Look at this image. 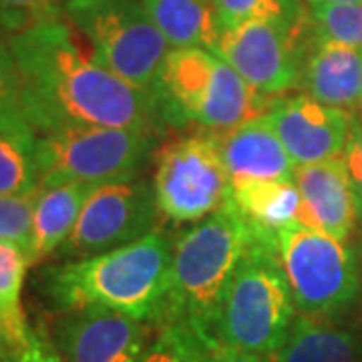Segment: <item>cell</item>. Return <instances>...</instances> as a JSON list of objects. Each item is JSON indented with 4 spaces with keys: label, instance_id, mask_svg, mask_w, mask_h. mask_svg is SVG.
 <instances>
[{
    "label": "cell",
    "instance_id": "20",
    "mask_svg": "<svg viewBox=\"0 0 362 362\" xmlns=\"http://www.w3.org/2000/svg\"><path fill=\"white\" fill-rule=\"evenodd\" d=\"M232 202L247 223L262 232H278L294 221L300 223L302 197L294 177L235 181Z\"/></svg>",
    "mask_w": 362,
    "mask_h": 362
},
{
    "label": "cell",
    "instance_id": "8",
    "mask_svg": "<svg viewBox=\"0 0 362 362\" xmlns=\"http://www.w3.org/2000/svg\"><path fill=\"white\" fill-rule=\"evenodd\" d=\"M278 264L300 316L332 320L358 296V268L344 242L302 223L274 232Z\"/></svg>",
    "mask_w": 362,
    "mask_h": 362
},
{
    "label": "cell",
    "instance_id": "6",
    "mask_svg": "<svg viewBox=\"0 0 362 362\" xmlns=\"http://www.w3.org/2000/svg\"><path fill=\"white\" fill-rule=\"evenodd\" d=\"M69 23L87 39L90 59L125 83L156 93L168 39L137 0H69Z\"/></svg>",
    "mask_w": 362,
    "mask_h": 362
},
{
    "label": "cell",
    "instance_id": "29",
    "mask_svg": "<svg viewBox=\"0 0 362 362\" xmlns=\"http://www.w3.org/2000/svg\"><path fill=\"white\" fill-rule=\"evenodd\" d=\"M342 161L349 173V180L352 183V192L356 197L358 216L362 218V115L352 117V127H350L349 143L344 147Z\"/></svg>",
    "mask_w": 362,
    "mask_h": 362
},
{
    "label": "cell",
    "instance_id": "24",
    "mask_svg": "<svg viewBox=\"0 0 362 362\" xmlns=\"http://www.w3.org/2000/svg\"><path fill=\"white\" fill-rule=\"evenodd\" d=\"M207 346L181 320L151 324V334L139 362H206Z\"/></svg>",
    "mask_w": 362,
    "mask_h": 362
},
{
    "label": "cell",
    "instance_id": "28",
    "mask_svg": "<svg viewBox=\"0 0 362 362\" xmlns=\"http://www.w3.org/2000/svg\"><path fill=\"white\" fill-rule=\"evenodd\" d=\"M69 0H0V28L13 35L45 16L57 14V8Z\"/></svg>",
    "mask_w": 362,
    "mask_h": 362
},
{
    "label": "cell",
    "instance_id": "34",
    "mask_svg": "<svg viewBox=\"0 0 362 362\" xmlns=\"http://www.w3.org/2000/svg\"><path fill=\"white\" fill-rule=\"evenodd\" d=\"M358 111H362V83H361V97H358Z\"/></svg>",
    "mask_w": 362,
    "mask_h": 362
},
{
    "label": "cell",
    "instance_id": "19",
    "mask_svg": "<svg viewBox=\"0 0 362 362\" xmlns=\"http://www.w3.org/2000/svg\"><path fill=\"white\" fill-rule=\"evenodd\" d=\"M171 49L199 47L214 51L221 39V28L214 0H141Z\"/></svg>",
    "mask_w": 362,
    "mask_h": 362
},
{
    "label": "cell",
    "instance_id": "15",
    "mask_svg": "<svg viewBox=\"0 0 362 362\" xmlns=\"http://www.w3.org/2000/svg\"><path fill=\"white\" fill-rule=\"evenodd\" d=\"M362 83V49L312 37L304 57L300 87L324 105L358 111Z\"/></svg>",
    "mask_w": 362,
    "mask_h": 362
},
{
    "label": "cell",
    "instance_id": "1",
    "mask_svg": "<svg viewBox=\"0 0 362 362\" xmlns=\"http://www.w3.org/2000/svg\"><path fill=\"white\" fill-rule=\"evenodd\" d=\"M6 45L21 77L23 111L37 135L87 125L159 127L156 93L137 89L95 63L57 14L13 33Z\"/></svg>",
    "mask_w": 362,
    "mask_h": 362
},
{
    "label": "cell",
    "instance_id": "7",
    "mask_svg": "<svg viewBox=\"0 0 362 362\" xmlns=\"http://www.w3.org/2000/svg\"><path fill=\"white\" fill-rule=\"evenodd\" d=\"M157 131L133 127H66L37 137L39 185H107L139 177Z\"/></svg>",
    "mask_w": 362,
    "mask_h": 362
},
{
    "label": "cell",
    "instance_id": "17",
    "mask_svg": "<svg viewBox=\"0 0 362 362\" xmlns=\"http://www.w3.org/2000/svg\"><path fill=\"white\" fill-rule=\"evenodd\" d=\"M93 189V185L83 183L40 185L26 246L30 268L54 256V252L65 244Z\"/></svg>",
    "mask_w": 362,
    "mask_h": 362
},
{
    "label": "cell",
    "instance_id": "16",
    "mask_svg": "<svg viewBox=\"0 0 362 362\" xmlns=\"http://www.w3.org/2000/svg\"><path fill=\"white\" fill-rule=\"evenodd\" d=\"M216 135L232 183L294 177L296 163L288 156L266 115L250 119L228 131H216Z\"/></svg>",
    "mask_w": 362,
    "mask_h": 362
},
{
    "label": "cell",
    "instance_id": "27",
    "mask_svg": "<svg viewBox=\"0 0 362 362\" xmlns=\"http://www.w3.org/2000/svg\"><path fill=\"white\" fill-rule=\"evenodd\" d=\"M39 189L26 195L0 197V240L18 242L23 246H28L35 202H37Z\"/></svg>",
    "mask_w": 362,
    "mask_h": 362
},
{
    "label": "cell",
    "instance_id": "9",
    "mask_svg": "<svg viewBox=\"0 0 362 362\" xmlns=\"http://www.w3.org/2000/svg\"><path fill=\"white\" fill-rule=\"evenodd\" d=\"M157 211L173 223L202 221L232 199L216 131L169 143L153 173Z\"/></svg>",
    "mask_w": 362,
    "mask_h": 362
},
{
    "label": "cell",
    "instance_id": "26",
    "mask_svg": "<svg viewBox=\"0 0 362 362\" xmlns=\"http://www.w3.org/2000/svg\"><path fill=\"white\" fill-rule=\"evenodd\" d=\"M0 125H28L21 99L18 69L6 40H0Z\"/></svg>",
    "mask_w": 362,
    "mask_h": 362
},
{
    "label": "cell",
    "instance_id": "11",
    "mask_svg": "<svg viewBox=\"0 0 362 362\" xmlns=\"http://www.w3.org/2000/svg\"><path fill=\"white\" fill-rule=\"evenodd\" d=\"M310 25L250 21L221 33L216 54L259 93L278 97L300 87Z\"/></svg>",
    "mask_w": 362,
    "mask_h": 362
},
{
    "label": "cell",
    "instance_id": "25",
    "mask_svg": "<svg viewBox=\"0 0 362 362\" xmlns=\"http://www.w3.org/2000/svg\"><path fill=\"white\" fill-rule=\"evenodd\" d=\"M312 37L362 49V2L328 4L306 2Z\"/></svg>",
    "mask_w": 362,
    "mask_h": 362
},
{
    "label": "cell",
    "instance_id": "31",
    "mask_svg": "<svg viewBox=\"0 0 362 362\" xmlns=\"http://www.w3.org/2000/svg\"><path fill=\"white\" fill-rule=\"evenodd\" d=\"M206 362H276L274 356H264L256 352L230 349V346H214L207 350Z\"/></svg>",
    "mask_w": 362,
    "mask_h": 362
},
{
    "label": "cell",
    "instance_id": "23",
    "mask_svg": "<svg viewBox=\"0 0 362 362\" xmlns=\"http://www.w3.org/2000/svg\"><path fill=\"white\" fill-rule=\"evenodd\" d=\"M214 6L223 30L250 21L308 25V8L302 0H214Z\"/></svg>",
    "mask_w": 362,
    "mask_h": 362
},
{
    "label": "cell",
    "instance_id": "14",
    "mask_svg": "<svg viewBox=\"0 0 362 362\" xmlns=\"http://www.w3.org/2000/svg\"><path fill=\"white\" fill-rule=\"evenodd\" d=\"M294 181L302 197L300 223L346 242L358 220V206L342 157L298 165Z\"/></svg>",
    "mask_w": 362,
    "mask_h": 362
},
{
    "label": "cell",
    "instance_id": "32",
    "mask_svg": "<svg viewBox=\"0 0 362 362\" xmlns=\"http://www.w3.org/2000/svg\"><path fill=\"white\" fill-rule=\"evenodd\" d=\"M11 349H13V346H11V342H8V338H6V334H4L2 328H0V361H2V356H4Z\"/></svg>",
    "mask_w": 362,
    "mask_h": 362
},
{
    "label": "cell",
    "instance_id": "3",
    "mask_svg": "<svg viewBox=\"0 0 362 362\" xmlns=\"http://www.w3.org/2000/svg\"><path fill=\"white\" fill-rule=\"evenodd\" d=\"M252 244V228L232 199L197 221L173 244L171 292L165 320L185 322L209 349L233 272Z\"/></svg>",
    "mask_w": 362,
    "mask_h": 362
},
{
    "label": "cell",
    "instance_id": "33",
    "mask_svg": "<svg viewBox=\"0 0 362 362\" xmlns=\"http://www.w3.org/2000/svg\"><path fill=\"white\" fill-rule=\"evenodd\" d=\"M306 2H328V4H354V2H362V0H306Z\"/></svg>",
    "mask_w": 362,
    "mask_h": 362
},
{
    "label": "cell",
    "instance_id": "21",
    "mask_svg": "<svg viewBox=\"0 0 362 362\" xmlns=\"http://www.w3.org/2000/svg\"><path fill=\"white\" fill-rule=\"evenodd\" d=\"M28 268L26 246L0 240V328L11 346H23L35 334L23 310V286Z\"/></svg>",
    "mask_w": 362,
    "mask_h": 362
},
{
    "label": "cell",
    "instance_id": "2",
    "mask_svg": "<svg viewBox=\"0 0 362 362\" xmlns=\"http://www.w3.org/2000/svg\"><path fill=\"white\" fill-rule=\"evenodd\" d=\"M171 266V238L151 232L105 254L47 266L39 274V288L57 312L105 306L156 324L168 312Z\"/></svg>",
    "mask_w": 362,
    "mask_h": 362
},
{
    "label": "cell",
    "instance_id": "22",
    "mask_svg": "<svg viewBox=\"0 0 362 362\" xmlns=\"http://www.w3.org/2000/svg\"><path fill=\"white\" fill-rule=\"evenodd\" d=\"M37 133L30 125H0V197L37 192Z\"/></svg>",
    "mask_w": 362,
    "mask_h": 362
},
{
    "label": "cell",
    "instance_id": "12",
    "mask_svg": "<svg viewBox=\"0 0 362 362\" xmlns=\"http://www.w3.org/2000/svg\"><path fill=\"white\" fill-rule=\"evenodd\" d=\"M151 324L105 306L59 312L51 344L63 362H139Z\"/></svg>",
    "mask_w": 362,
    "mask_h": 362
},
{
    "label": "cell",
    "instance_id": "13",
    "mask_svg": "<svg viewBox=\"0 0 362 362\" xmlns=\"http://www.w3.org/2000/svg\"><path fill=\"white\" fill-rule=\"evenodd\" d=\"M266 117L298 168L342 157L354 115L298 95L278 99Z\"/></svg>",
    "mask_w": 362,
    "mask_h": 362
},
{
    "label": "cell",
    "instance_id": "10",
    "mask_svg": "<svg viewBox=\"0 0 362 362\" xmlns=\"http://www.w3.org/2000/svg\"><path fill=\"white\" fill-rule=\"evenodd\" d=\"M157 214L153 185L145 180L99 185L87 197L73 232L54 258H90L127 246L153 232Z\"/></svg>",
    "mask_w": 362,
    "mask_h": 362
},
{
    "label": "cell",
    "instance_id": "30",
    "mask_svg": "<svg viewBox=\"0 0 362 362\" xmlns=\"http://www.w3.org/2000/svg\"><path fill=\"white\" fill-rule=\"evenodd\" d=\"M0 362H63L51 342L37 332L23 346H13Z\"/></svg>",
    "mask_w": 362,
    "mask_h": 362
},
{
    "label": "cell",
    "instance_id": "5",
    "mask_svg": "<svg viewBox=\"0 0 362 362\" xmlns=\"http://www.w3.org/2000/svg\"><path fill=\"white\" fill-rule=\"evenodd\" d=\"M294 320L296 306L278 264L274 232L252 228V244L233 272L221 302L216 342L218 346L274 356L282 349Z\"/></svg>",
    "mask_w": 362,
    "mask_h": 362
},
{
    "label": "cell",
    "instance_id": "4",
    "mask_svg": "<svg viewBox=\"0 0 362 362\" xmlns=\"http://www.w3.org/2000/svg\"><path fill=\"white\" fill-rule=\"evenodd\" d=\"M161 117L228 131L270 113L280 97L256 90L220 54L199 47L171 49L157 81Z\"/></svg>",
    "mask_w": 362,
    "mask_h": 362
},
{
    "label": "cell",
    "instance_id": "18",
    "mask_svg": "<svg viewBox=\"0 0 362 362\" xmlns=\"http://www.w3.org/2000/svg\"><path fill=\"white\" fill-rule=\"evenodd\" d=\"M276 362H362V337L332 320L298 316Z\"/></svg>",
    "mask_w": 362,
    "mask_h": 362
}]
</instances>
